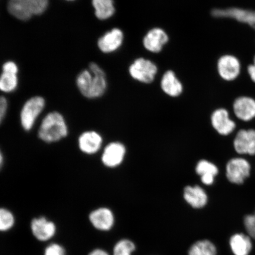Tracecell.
Listing matches in <instances>:
<instances>
[{
    "mask_svg": "<svg viewBox=\"0 0 255 255\" xmlns=\"http://www.w3.org/2000/svg\"><path fill=\"white\" fill-rule=\"evenodd\" d=\"M7 9L9 14L21 21L30 20L33 16L26 0H8Z\"/></svg>",
    "mask_w": 255,
    "mask_h": 255,
    "instance_id": "cell-20",
    "label": "cell"
},
{
    "mask_svg": "<svg viewBox=\"0 0 255 255\" xmlns=\"http://www.w3.org/2000/svg\"><path fill=\"white\" fill-rule=\"evenodd\" d=\"M76 82L82 95L89 99L102 97L107 88L106 75L104 70L94 62L89 65V69L80 72Z\"/></svg>",
    "mask_w": 255,
    "mask_h": 255,
    "instance_id": "cell-1",
    "label": "cell"
},
{
    "mask_svg": "<svg viewBox=\"0 0 255 255\" xmlns=\"http://www.w3.org/2000/svg\"><path fill=\"white\" fill-rule=\"evenodd\" d=\"M168 41V35L164 30L160 28H154L149 30L143 38V44L149 52L158 53L161 52Z\"/></svg>",
    "mask_w": 255,
    "mask_h": 255,
    "instance_id": "cell-14",
    "label": "cell"
},
{
    "mask_svg": "<svg viewBox=\"0 0 255 255\" xmlns=\"http://www.w3.org/2000/svg\"><path fill=\"white\" fill-rule=\"evenodd\" d=\"M218 71L220 76L223 79L227 81H234L240 74V62L234 56H222L218 62Z\"/></svg>",
    "mask_w": 255,
    "mask_h": 255,
    "instance_id": "cell-9",
    "label": "cell"
},
{
    "mask_svg": "<svg viewBox=\"0 0 255 255\" xmlns=\"http://www.w3.org/2000/svg\"><path fill=\"white\" fill-rule=\"evenodd\" d=\"M158 71L157 66L151 60L138 58L129 66L131 77L143 84H150L155 79Z\"/></svg>",
    "mask_w": 255,
    "mask_h": 255,
    "instance_id": "cell-4",
    "label": "cell"
},
{
    "mask_svg": "<svg viewBox=\"0 0 255 255\" xmlns=\"http://www.w3.org/2000/svg\"><path fill=\"white\" fill-rule=\"evenodd\" d=\"M229 244L232 253L235 255H249L253 248L250 238L243 234H237L232 236Z\"/></svg>",
    "mask_w": 255,
    "mask_h": 255,
    "instance_id": "cell-19",
    "label": "cell"
},
{
    "mask_svg": "<svg viewBox=\"0 0 255 255\" xmlns=\"http://www.w3.org/2000/svg\"><path fill=\"white\" fill-rule=\"evenodd\" d=\"M3 164H4V157H3L2 153L0 149V170L2 168Z\"/></svg>",
    "mask_w": 255,
    "mask_h": 255,
    "instance_id": "cell-34",
    "label": "cell"
},
{
    "mask_svg": "<svg viewBox=\"0 0 255 255\" xmlns=\"http://www.w3.org/2000/svg\"><path fill=\"white\" fill-rule=\"evenodd\" d=\"M124 34L122 30L115 28L107 32L99 39L98 46L103 53H113L122 46Z\"/></svg>",
    "mask_w": 255,
    "mask_h": 255,
    "instance_id": "cell-11",
    "label": "cell"
},
{
    "mask_svg": "<svg viewBox=\"0 0 255 255\" xmlns=\"http://www.w3.org/2000/svg\"><path fill=\"white\" fill-rule=\"evenodd\" d=\"M89 220L95 229L102 232L110 231L115 223L113 212L107 207L93 210L89 214Z\"/></svg>",
    "mask_w": 255,
    "mask_h": 255,
    "instance_id": "cell-8",
    "label": "cell"
},
{
    "mask_svg": "<svg viewBox=\"0 0 255 255\" xmlns=\"http://www.w3.org/2000/svg\"><path fill=\"white\" fill-rule=\"evenodd\" d=\"M135 250V245L132 241L124 239L115 245L113 255H132Z\"/></svg>",
    "mask_w": 255,
    "mask_h": 255,
    "instance_id": "cell-26",
    "label": "cell"
},
{
    "mask_svg": "<svg viewBox=\"0 0 255 255\" xmlns=\"http://www.w3.org/2000/svg\"><path fill=\"white\" fill-rule=\"evenodd\" d=\"M2 72L18 74V68L14 62L7 61L4 63L2 67Z\"/></svg>",
    "mask_w": 255,
    "mask_h": 255,
    "instance_id": "cell-31",
    "label": "cell"
},
{
    "mask_svg": "<svg viewBox=\"0 0 255 255\" xmlns=\"http://www.w3.org/2000/svg\"><path fill=\"white\" fill-rule=\"evenodd\" d=\"M244 225L249 236L255 240V214L245 217Z\"/></svg>",
    "mask_w": 255,
    "mask_h": 255,
    "instance_id": "cell-29",
    "label": "cell"
},
{
    "mask_svg": "<svg viewBox=\"0 0 255 255\" xmlns=\"http://www.w3.org/2000/svg\"><path fill=\"white\" fill-rule=\"evenodd\" d=\"M211 120L213 128L220 134L229 135L235 128V123L229 118L228 112L222 108L213 113Z\"/></svg>",
    "mask_w": 255,
    "mask_h": 255,
    "instance_id": "cell-15",
    "label": "cell"
},
{
    "mask_svg": "<svg viewBox=\"0 0 255 255\" xmlns=\"http://www.w3.org/2000/svg\"><path fill=\"white\" fill-rule=\"evenodd\" d=\"M68 127L65 118L58 112H51L41 121L38 136L44 142L53 143L60 141L68 136Z\"/></svg>",
    "mask_w": 255,
    "mask_h": 255,
    "instance_id": "cell-2",
    "label": "cell"
},
{
    "mask_svg": "<svg viewBox=\"0 0 255 255\" xmlns=\"http://www.w3.org/2000/svg\"><path fill=\"white\" fill-rule=\"evenodd\" d=\"M65 1H75V0H65Z\"/></svg>",
    "mask_w": 255,
    "mask_h": 255,
    "instance_id": "cell-36",
    "label": "cell"
},
{
    "mask_svg": "<svg viewBox=\"0 0 255 255\" xmlns=\"http://www.w3.org/2000/svg\"><path fill=\"white\" fill-rule=\"evenodd\" d=\"M32 14L39 15L46 11L49 0H26Z\"/></svg>",
    "mask_w": 255,
    "mask_h": 255,
    "instance_id": "cell-27",
    "label": "cell"
},
{
    "mask_svg": "<svg viewBox=\"0 0 255 255\" xmlns=\"http://www.w3.org/2000/svg\"><path fill=\"white\" fill-rule=\"evenodd\" d=\"M253 65L255 66V56L254 57V64Z\"/></svg>",
    "mask_w": 255,
    "mask_h": 255,
    "instance_id": "cell-35",
    "label": "cell"
},
{
    "mask_svg": "<svg viewBox=\"0 0 255 255\" xmlns=\"http://www.w3.org/2000/svg\"><path fill=\"white\" fill-rule=\"evenodd\" d=\"M188 255H217V249L212 242L201 240L191 245Z\"/></svg>",
    "mask_w": 255,
    "mask_h": 255,
    "instance_id": "cell-23",
    "label": "cell"
},
{
    "mask_svg": "<svg viewBox=\"0 0 255 255\" xmlns=\"http://www.w3.org/2000/svg\"><path fill=\"white\" fill-rule=\"evenodd\" d=\"M18 85L17 74L2 72L0 75V91L11 93L17 89Z\"/></svg>",
    "mask_w": 255,
    "mask_h": 255,
    "instance_id": "cell-24",
    "label": "cell"
},
{
    "mask_svg": "<svg viewBox=\"0 0 255 255\" xmlns=\"http://www.w3.org/2000/svg\"><path fill=\"white\" fill-rule=\"evenodd\" d=\"M236 151L240 154H255V130L242 129L235 137L234 142Z\"/></svg>",
    "mask_w": 255,
    "mask_h": 255,
    "instance_id": "cell-12",
    "label": "cell"
},
{
    "mask_svg": "<svg viewBox=\"0 0 255 255\" xmlns=\"http://www.w3.org/2000/svg\"><path fill=\"white\" fill-rule=\"evenodd\" d=\"M251 165L244 158L231 159L226 165V177L231 183L242 184L250 176Z\"/></svg>",
    "mask_w": 255,
    "mask_h": 255,
    "instance_id": "cell-6",
    "label": "cell"
},
{
    "mask_svg": "<svg viewBox=\"0 0 255 255\" xmlns=\"http://www.w3.org/2000/svg\"><path fill=\"white\" fill-rule=\"evenodd\" d=\"M15 223V216L10 210L1 207L0 208V232H7L14 228Z\"/></svg>",
    "mask_w": 255,
    "mask_h": 255,
    "instance_id": "cell-25",
    "label": "cell"
},
{
    "mask_svg": "<svg viewBox=\"0 0 255 255\" xmlns=\"http://www.w3.org/2000/svg\"><path fill=\"white\" fill-rule=\"evenodd\" d=\"M161 87L165 94L171 97H177L182 93L183 85L174 72L168 71L162 76Z\"/></svg>",
    "mask_w": 255,
    "mask_h": 255,
    "instance_id": "cell-18",
    "label": "cell"
},
{
    "mask_svg": "<svg viewBox=\"0 0 255 255\" xmlns=\"http://www.w3.org/2000/svg\"><path fill=\"white\" fill-rule=\"evenodd\" d=\"M43 255H67L65 248L58 243L48 245L44 249Z\"/></svg>",
    "mask_w": 255,
    "mask_h": 255,
    "instance_id": "cell-28",
    "label": "cell"
},
{
    "mask_svg": "<svg viewBox=\"0 0 255 255\" xmlns=\"http://www.w3.org/2000/svg\"><path fill=\"white\" fill-rule=\"evenodd\" d=\"M103 139L102 136L94 130L83 132L78 138V146L82 152L88 155H93L100 151Z\"/></svg>",
    "mask_w": 255,
    "mask_h": 255,
    "instance_id": "cell-13",
    "label": "cell"
},
{
    "mask_svg": "<svg viewBox=\"0 0 255 255\" xmlns=\"http://www.w3.org/2000/svg\"><path fill=\"white\" fill-rule=\"evenodd\" d=\"M196 171L200 175L201 180L206 185L214 182L215 177L218 174V168L215 164L207 160H201L197 164Z\"/></svg>",
    "mask_w": 255,
    "mask_h": 255,
    "instance_id": "cell-21",
    "label": "cell"
},
{
    "mask_svg": "<svg viewBox=\"0 0 255 255\" xmlns=\"http://www.w3.org/2000/svg\"><path fill=\"white\" fill-rule=\"evenodd\" d=\"M212 14L215 17L230 18L241 23H246L255 29V11L250 9L231 7L214 9Z\"/></svg>",
    "mask_w": 255,
    "mask_h": 255,
    "instance_id": "cell-7",
    "label": "cell"
},
{
    "mask_svg": "<svg viewBox=\"0 0 255 255\" xmlns=\"http://www.w3.org/2000/svg\"><path fill=\"white\" fill-rule=\"evenodd\" d=\"M234 110L239 119L250 121L255 117V101L250 97H239L235 101Z\"/></svg>",
    "mask_w": 255,
    "mask_h": 255,
    "instance_id": "cell-16",
    "label": "cell"
},
{
    "mask_svg": "<svg viewBox=\"0 0 255 255\" xmlns=\"http://www.w3.org/2000/svg\"><path fill=\"white\" fill-rule=\"evenodd\" d=\"M125 146L120 142H111L106 146L102 155V162L108 167L119 166L125 157Z\"/></svg>",
    "mask_w": 255,
    "mask_h": 255,
    "instance_id": "cell-10",
    "label": "cell"
},
{
    "mask_svg": "<svg viewBox=\"0 0 255 255\" xmlns=\"http://www.w3.org/2000/svg\"><path fill=\"white\" fill-rule=\"evenodd\" d=\"M46 101L40 96H35L25 102L20 112V123L22 128L29 131L45 107Z\"/></svg>",
    "mask_w": 255,
    "mask_h": 255,
    "instance_id": "cell-3",
    "label": "cell"
},
{
    "mask_svg": "<svg viewBox=\"0 0 255 255\" xmlns=\"http://www.w3.org/2000/svg\"><path fill=\"white\" fill-rule=\"evenodd\" d=\"M30 231L37 241L46 242L52 240L55 237L57 229L53 221L46 217L40 216L32 219L30 223Z\"/></svg>",
    "mask_w": 255,
    "mask_h": 255,
    "instance_id": "cell-5",
    "label": "cell"
},
{
    "mask_svg": "<svg viewBox=\"0 0 255 255\" xmlns=\"http://www.w3.org/2000/svg\"><path fill=\"white\" fill-rule=\"evenodd\" d=\"M88 255H110L106 251L103 249L97 248L92 250Z\"/></svg>",
    "mask_w": 255,
    "mask_h": 255,
    "instance_id": "cell-32",
    "label": "cell"
},
{
    "mask_svg": "<svg viewBox=\"0 0 255 255\" xmlns=\"http://www.w3.org/2000/svg\"><path fill=\"white\" fill-rule=\"evenodd\" d=\"M8 101L4 97H0V125L5 119L8 110Z\"/></svg>",
    "mask_w": 255,
    "mask_h": 255,
    "instance_id": "cell-30",
    "label": "cell"
},
{
    "mask_svg": "<svg viewBox=\"0 0 255 255\" xmlns=\"http://www.w3.org/2000/svg\"><path fill=\"white\" fill-rule=\"evenodd\" d=\"M96 17L101 20H107L116 12L114 0H92Z\"/></svg>",
    "mask_w": 255,
    "mask_h": 255,
    "instance_id": "cell-22",
    "label": "cell"
},
{
    "mask_svg": "<svg viewBox=\"0 0 255 255\" xmlns=\"http://www.w3.org/2000/svg\"><path fill=\"white\" fill-rule=\"evenodd\" d=\"M184 198L188 204L195 209L203 208L206 205L208 200L205 191L198 186L185 188Z\"/></svg>",
    "mask_w": 255,
    "mask_h": 255,
    "instance_id": "cell-17",
    "label": "cell"
},
{
    "mask_svg": "<svg viewBox=\"0 0 255 255\" xmlns=\"http://www.w3.org/2000/svg\"><path fill=\"white\" fill-rule=\"evenodd\" d=\"M248 72L250 75L252 81L255 83V66L254 65H249Z\"/></svg>",
    "mask_w": 255,
    "mask_h": 255,
    "instance_id": "cell-33",
    "label": "cell"
}]
</instances>
